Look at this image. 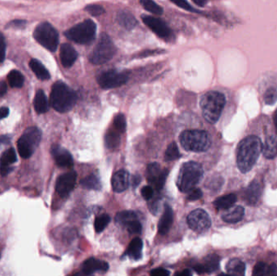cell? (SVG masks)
Returning a JSON list of instances; mask_svg holds the SVG:
<instances>
[{
    "mask_svg": "<svg viewBox=\"0 0 277 276\" xmlns=\"http://www.w3.org/2000/svg\"><path fill=\"white\" fill-rule=\"evenodd\" d=\"M262 149V141L256 135H249L238 144L237 165L242 174H247L254 167Z\"/></svg>",
    "mask_w": 277,
    "mask_h": 276,
    "instance_id": "obj_1",
    "label": "cell"
},
{
    "mask_svg": "<svg viewBox=\"0 0 277 276\" xmlns=\"http://www.w3.org/2000/svg\"><path fill=\"white\" fill-rule=\"evenodd\" d=\"M226 97L223 93L211 91L205 93L201 100V110L207 123L215 124L219 120L225 105Z\"/></svg>",
    "mask_w": 277,
    "mask_h": 276,
    "instance_id": "obj_2",
    "label": "cell"
},
{
    "mask_svg": "<svg viewBox=\"0 0 277 276\" xmlns=\"http://www.w3.org/2000/svg\"><path fill=\"white\" fill-rule=\"evenodd\" d=\"M203 176V170L201 164L195 161L184 163L177 175V188L181 192H190L201 182Z\"/></svg>",
    "mask_w": 277,
    "mask_h": 276,
    "instance_id": "obj_3",
    "label": "cell"
},
{
    "mask_svg": "<svg viewBox=\"0 0 277 276\" xmlns=\"http://www.w3.org/2000/svg\"><path fill=\"white\" fill-rule=\"evenodd\" d=\"M76 100V93L63 82H56L52 87L50 101L56 111L59 113L70 111L74 107Z\"/></svg>",
    "mask_w": 277,
    "mask_h": 276,
    "instance_id": "obj_4",
    "label": "cell"
},
{
    "mask_svg": "<svg viewBox=\"0 0 277 276\" xmlns=\"http://www.w3.org/2000/svg\"><path fill=\"white\" fill-rule=\"evenodd\" d=\"M180 144L186 151L203 152L211 146V139L207 131L203 130H186L179 136Z\"/></svg>",
    "mask_w": 277,
    "mask_h": 276,
    "instance_id": "obj_5",
    "label": "cell"
},
{
    "mask_svg": "<svg viewBox=\"0 0 277 276\" xmlns=\"http://www.w3.org/2000/svg\"><path fill=\"white\" fill-rule=\"evenodd\" d=\"M42 135V130L36 126H29L24 131L17 141V149L21 157L28 159L33 155L39 146Z\"/></svg>",
    "mask_w": 277,
    "mask_h": 276,
    "instance_id": "obj_6",
    "label": "cell"
},
{
    "mask_svg": "<svg viewBox=\"0 0 277 276\" xmlns=\"http://www.w3.org/2000/svg\"><path fill=\"white\" fill-rule=\"evenodd\" d=\"M97 26L91 20H86L65 32V36L78 44H89L95 38Z\"/></svg>",
    "mask_w": 277,
    "mask_h": 276,
    "instance_id": "obj_7",
    "label": "cell"
},
{
    "mask_svg": "<svg viewBox=\"0 0 277 276\" xmlns=\"http://www.w3.org/2000/svg\"><path fill=\"white\" fill-rule=\"evenodd\" d=\"M116 53V47L110 37L105 33L101 36L95 48L89 55V61L95 65L108 63Z\"/></svg>",
    "mask_w": 277,
    "mask_h": 276,
    "instance_id": "obj_8",
    "label": "cell"
},
{
    "mask_svg": "<svg viewBox=\"0 0 277 276\" xmlns=\"http://www.w3.org/2000/svg\"><path fill=\"white\" fill-rule=\"evenodd\" d=\"M33 37L40 45L50 51H55L58 46V33L55 28L48 23L42 22L36 27Z\"/></svg>",
    "mask_w": 277,
    "mask_h": 276,
    "instance_id": "obj_9",
    "label": "cell"
},
{
    "mask_svg": "<svg viewBox=\"0 0 277 276\" xmlns=\"http://www.w3.org/2000/svg\"><path fill=\"white\" fill-rule=\"evenodd\" d=\"M129 75L127 72L118 70H108L101 72L97 77V80L101 88L103 89H111L118 88L128 81Z\"/></svg>",
    "mask_w": 277,
    "mask_h": 276,
    "instance_id": "obj_10",
    "label": "cell"
},
{
    "mask_svg": "<svg viewBox=\"0 0 277 276\" xmlns=\"http://www.w3.org/2000/svg\"><path fill=\"white\" fill-rule=\"evenodd\" d=\"M187 224L190 228L195 232H203L209 229L212 221L207 211L203 209H196L189 214Z\"/></svg>",
    "mask_w": 277,
    "mask_h": 276,
    "instance_id": "obj_11",
    "label": "cell"
},
{
    "mask_svg": "<svg viewBox=\"0 0 277 276\" xmlns=\"http://www.w3.org/2000/svg\"><path fill=\"white\" fill-rule=\"evenodd\" d=\"M77 174L75 171L61 175L56 181V191L62 198L68 197L76 182Z\"/></svg>",
    "mask_w": 277,
    "mask_h": 276,
    "instance_id": "obj_12",
    "label": "cell"
},
{
    "mask_svg": "<svg viewBox=\"0 0 277 276\" xmlns=\"http://www.w3.org/2000/svg\"><path fill=\"white\" fill-rule=\"evenodd\" d=\"M141 17H142L143 22L159 37L163 38V39H167L171 37L172 32L169 28V26L163 21H161V19L148 16V15H143Z\"/></svg>",
    "mask_w": 277,
    "mask_h": 276,
    "instance_id": "obj_13",
    "label": "cell"
},
{
    "mask_svg": "<svg viewBox=\"0 0 277 276\" xmlns=\"http://www.w3.org/2000/svg\"><path fill=\"white\" fill-rule=\"evenodd\" d=\"M50 151L56 164L59 167L71 168L74 164L73 155L60 145H53Z\"/></svg>",
    "mask_w": 277,
    "mask_h": 276,
    "instance_id": "obj_14",
    "label": "cell"
},
{
    "mask_svg": "<svg viewBox=\"0 0 277 276\" xmlns=\"http://www.w3.org/2000/svg\"><path fill=\"white\" fill-rule=\"evenodd\" d=\"M17 161V152L14 149H7L2 153L0 158V174L2 176H7L10 172H12V169L10 165H13Z\"/></svg>",
    "mask_w": 277,
    "mask_h": 276,
    "instance_id": "obj_15",
    "label": "cell"
},
{
    "mask_svg": "<svg viewBox=\"0 0 277 276\" xmlns=\"http://www.w3.org/2000/svg\"><path fill=\"white\" fill-rule=\"evenodd\" d=\"M112 188L117 193L124 192L128 188L130 176L126 170H119L112 176Z\"/></svg>",
    "mask_w": 277,
    "mask_h": 276,
    "instance_id": "obj_16",
    "label": "cell"
},
{
    "mask_svg": "<svg viewBox=\"0 0 277 276\" xmlns=\"http://www.w3.org/2000/svg\"><path fill=\"white\" fill-rule=\"evenodd\" d=\"M262 191L263 188L259 181L257 180L252 181L245 192V201L251 206L256 205L260 200Z\"/></svg>",
    "mask_w": 277,
    "mask_h": 276,
    "instance_id": "obj_17",
    "label": "cell"
},
{
    "mask_svg": "<svg viewBox=\"0 0 277 276\" xmlns=\"http://www.w3.org/2000/svg\"><path fill=\"white\" fill-rule=\"evenodd\" d=\"M78 53L70 44L65 43L61 46L60 60L64 68H71L76 61Z\"/></svg>",
    "mask_w": 277,
    "mask_h": 276,
    "instance_id": "obj_18",
    "label": "cell"
},
{
    "mask_svg": "<svg viewBox=\"0 0 277 276\" xmlns=\"http://www.w3.org/2000/svg\"><path fill=\"white\" fill-rule=\"evenodd\" d=\"M108 269L109 264L107 262L94 258L87 259L82 267V271L85 275L94 274L98 272H107Z\"/></svg>",
    "mask_w": 277,
    "mask_h": 276,
    "instance_id": "obj_19",
    "label": "cell"
},
{
    "mask_svg": "<svg viewBox=\"0 0 277 276\" xmlns=\"http://www.w3.org/2000/svg\"><path fill=\"white\" fill-rule=\"evenodd\" d=\"M174 221V212L169 205L165 206L163 214L161 216L158 223V232L161 235H166L172 227Z\"/></svg>",
    "mask_w": 277,
    "mask_h": 276,
    "instance_id": "obj_20",
    "label": "cell"
},
{
    "mask_svg": "<svg viewBox=\"0 0 277 276\" xmlns=\"http://www.w3.org/2000/svg\"><path fill=\"white\" fill-rule=\"evenodd\" d=\"M245 215L244 207L242 206H234L226 209V211L222 215V220L226 223H238L242 221Z\"/></svg>",
    "mask_w": 277,
    "mask_h": 276,
    "instance_id": "obj_21",
    "label": "cell"
},
{
    "mask_svg": "<svg viewBox=\"0 0 277 276\" xmlns=\"http://www.w3.org/2000/svg\"><path fill=\"white\" fill-rule=\"evenodd\" d=\"M33 104L37 114H45L49 110V101L43 91H37Z\"/></svg>",
    "mask_w": 277,
    "mask_h": 276,
    "instance_id": "obj_22",
    "label": "cell"
},
{
    "mask_svg": "<svg viewBox=\"0 0 277 276\" xmlns=\"http://www.w3.org/2000/svg\"><path fill=\"white\" fill-rule=\"evenodd\" d=\"M143 242L139 237H135L130 242L126 254L134 260H139L142 257Z\"/></svg>",
    "mask_w": 277,
    "mask_h": 276,
    "instance_id": "obj_23",
    "label": "cell"
},
{
    "mask_svg": "<svg viewBox=\"0 0 277 276\" xmlns=\"http://www.w3.org/2000/svg\"><path fill=\"white\" fill-rule=\"evenodd\" d=\"M226 271L228 274L234 276H244L246 272V265L242 260L232 258L226 265Z\"/></svg>",
    "mask_w": 277,
    "mask_h": 276,
    "instance_id": "obj_24",
    "label": "cell"
},
{
    "mask_svg": "<svg viewBox=\"0 0 277 276\" xmlns=\"http://www.w3.org/2000/svg\"><path fill=\"white\" fill-rule=\"evenodd\" d=\"M220 257L217 254H209L203 258V262L201 264L203 273H212L219 268Z\"/></svg>",
    "mask_w": 277,
    "mask_h": 276,
    "instance_id": "obj_25",
    "label": "cell"
},
{
    "mask_svg": "<svg viewBox=\"0 0 277 276\" xmlns=\"http://www.w3.org/2000/svg\"><path fill=\"white\" fill-rule=\"evenodd\" d=\"M29 67L38 79H42V80H47L50 78V75L48 70L45 68V66L36 58L31 59Z\"/></svg>",
    "mask_w": 277,
    "mask_h": 276,
    "instance_id": "obj_26",
    "label": "cell"
},
{
    "mask_svg": "<svg viewBox=\"0 0 277 276\" xmlns=\"http://www.w3.org/2000/svg\"><path fill=\"white\" fill-rule=\"evenodd\" d=\"M263 155L267 159H273L277 155V139L274 136L267 138L263 145Z\"/></svg>",
    "mask_w": 277,
    "mask_h": 276,
    "instance_id": "obj_27",
    "label": "cell"
},
{
    "mask_svg": "<svg viewBox=\"0 0 277 276\" xmlns=\"http://www.w3.org/2000/svg\"><path fill=\"white\" fill-rule=\"evenodd\" d=\"M117 20L119 21L120 25L123 26L126 29H128V30L135 28V25H137V21H136L135 17L131 13L126 12V11L119 13L118 17H117Z\"/></svg>",
    "mask_w": 277,
    "mask_h": 276,
    "instance_id": "obj_28",
    "label": "cell"
},
{
    "mask_svg": "<svg viewBox=\"0 0 277 276\" xmlns=\"http://www.w3.org/2000/svg\"><path fill=\"white\" fill-rule=\"evenodd\" d=\"M237 202V196L234 194H229V195H224L222 197L218 198L215 200L213 204L215 207L219 210H226L230 208L235 204Z\"/></svg>",
    "mask_w": 277,
    "mask_h": 276,
    "instance_id": "obj_29",
    "label": "cell"
},
{
    "mask_svg": "<svg viewBox=\"0 0 277 276\" xmlns=\"http://www.w3.org/2000/svg\"><path fill=\"white\" fill-rule=\"evenodd\" d=\"M277 267L276 264L268 265L264 262H258L254 271L253 275L254 276H271V275L277 274Z\"/></svg>",
    "mask_w": 277,
    "mask_h": 276,
    "instance_id": "obj_30",
    "label": "cell"
},
{
    "mask_svg": "<svg viewBox=\"0 0 277 276\" xmlns=\"http://www.w3.org/2000/svg\"><path fill=\"white\" fill-rule=\"evenodd\" d=\"M135 220H138L137 214L132 211H123L119 212L115 216V222L117 225L124 227Z\"/></svg>",
    "mask_w": 277,
    "mask_h": 276,
    "instance_id": "obj_31",
    "label": "cell"
},
{
    "mask_svg": "<svg viewBox=\"0 0 277 276\" xmlns=\"http://www.w3.org/2000/svg\"><path fill=\"white\" fill-rule=\"evenodd\" d=\"M161 172L162 170H161V166L158 163L154 162L149 164L147 168V179L149 183L155 186Z\"/></svg>",
    "mask_w": 277,
    "mask_h": 276,
    "instance_id": "obj_32",
    "label": "cell"
},
{
    "mask_svg": "<svg viewBox=\"0 0 277 276\" xmlns=\"http://www.w3.org/2000/svg\"><path fill=\"white\" fill-rule=\"evenodd\" d=\"M7 79L9 82L10 86L12 88H21L25 83V77L21 72L17 70H13L9 72L7 75Z\"/></svg>",
    "mask_w": 277,
    "mask_h": 276,
    "instance_id": "obj_33",
    "label": "cell"
},
{
    "mask_svg": "<svg viewBox=\"0 0 277 276\" xmlns=\"http://www.w3.org/2000/svg\"><path fill=\"white\" fill-rule=\"evenodd\" d=\"M119 131L115 132L114 130H110L105 134V145L108 149H114L120 145V135Z\"/></svg>",
    "mask_w": 277,
    "mask_h": 276,
    "instance_id": "obj_34",
    "label": "cell"
},
{
    "mask_svg": "<svg viewBox=\"0 0 277 276\" xmlns=\"http://www.w3.org/2000/svg\"><path fill=\"white\" fill-rule=\"evenodd\" d=\"M80 184L84 188L89 189V190H99L101 188L100 180L94 174H91L84 177L80 181Z\"/></svg>",
    "mask_w": 277,
    "mask_h": 276,
    "instance_id": "obj_35",
    "label": "cell"
},
{
    "mask_svg": "<svg viewBox=\"0 0 277 276\" xmlns=\"http://www.w3.org/2000/svg\"><path fill=\"white\" fill-rule=\"evenodd\" d=\"M140 2L143 7L150 13L155 15H161L163 13L162 7L154 2L153 0H140Z\"/></svg>",
    "mask_w": 277,
    "mask_h": 276,
    "instance_id": "obj_36",
    "label": "cell"
},
{
    "mask_svg": "<svg viewBox=\"0 0 277 276\" xmlns=\"http://www.w3.org/2000/svg\"><path fill=\"white\" fill-rule=\"evenodd\" d=\"M110 222V217L107 214H102V215L98 216L96 218L95 222H94L96 232L98 233L103 232V230L107 227V225H109Z\"/></svg>",
    "mask_w": 277,
    "mask_h": 276,
    "instance_id": "obj_37",
    "label": "cell"
},
{
    "mask_svg": "<svg viewBox=\"0 0 277 276\" xmlns=\"http://www.w3.org/2000/svg\"><path fill=\"white\" fill-rule=\"evenodd\" d=\"M180 157L179 150L175 142H173L168 146L165 153V160L166 161H172Z\"/></svg>",
    "mask_w": 277,
    "mask_h": 276,
    "instance_id": "obj_38",
    "label": "cell"
},
{
    "mask_svg": "<svg viewBox=\"0 0 277 276\" xmlns=\"http://www.w3.org/2000/svg\"><path fill=\"white\" fill-rule=\"evenodd\" d=\"M114 128L119 133H124L126 130V118L123 114H117L114 119Z\"/></svg>",
    "mask_w": 277,
    "mask_h": 276,
    "instance_id": "obj_39",
    "label": "cell"
},
{
    "mask_svg": "<svg viewBox=\"0 0 277 276\" xmlns=\"http://www.w3.org/2000/svg\"><path fill=\"white\" fill-rule=\"evenodd\" d=\"M277 101V88H269L264 94V102L268 105L275 104Z\"/></svg>",
    "mask_w": 277,
    "mask_h": 276,
    "instance_id": "obj_40",
    "label": "cell"
},
{
    "mask_svg": "<svg viewBox=\"0 0 277 276\" xmlns=\"http://www.w3.org/2000/svg\"><path fill=\"white\" fill-rule=\"evenodd\" d=\"M125 227L130 234H140L142 232V225L138 220L131 221Z\"/></svg>",
    "mask_w": 277,
    "mask_h": 276,
    "instance_id": "obj_41",
    "label": "cell"
},
{
    "mask_svg": "<svg viewBox=\"0 0 277 276\" xmlns=\"http://www.w3.org/2000/svg\"><path fill=\"white\" fill-rule=\"evenodd\" d=\"M85 10L89 12V14H91L92 16H94V17L102 15L105 12L103 7H101V5L97 4L88 5L85 7Z\"/></svg>",
    "mask_w": 277,
    "mask_h": 276,
    "instance_id": "obj_42",
    "label": "cell"
},
{
    "mask_svg": "<svg viewBox=\"0 0 277 276\" xmlns=\"http://www.w3.org/2000/svg\"><path fill=\"white\" fill-rule=\"evenodd\" d=\"M171 2L177 5V7H181L182 9L188 11V12H198V11H196L194 7H192V6L188 3L186 0H171Z\"/></svg>",
    "mask_w": 277,
    "mask_h": 276,
    "instance_id": "obj_43",
    "label": "cell"
},
{
    "mask_svg": "<svg viewBox=\"0 0 277 276\" xmlns=\"http://www.w3.org/2000/svg\"><path fill=\"white\" fill-rule=\"evenodd\" d=\"M168 174H169V170L167 169L162 170V172H161V175H160L158 181L155 185V188H156V190H161V189L163 188V186H165V183H166Z\"/></svg>",
    "mask_w": 277,
    "mask_h": 276,
    "instance_id": "obj_44",
    "label": "cell"
},
{
    "mask_svg": "<svg viewBox=\"0 0 277 276\" xmlns=\"http://www.w3.org/2000/svg\"><path fill=\"white\" fill-rule=\"evenodd\" d=\"M160 207H161V200L158 198H156V200H152L151 198L149 203V207L151 213L156 215L160 211Z\"/></svg>",
    "mask_w": 277,
    "mask_h": 276,
    "instance_id": "obj_45",
    "label": "cell"
},
{
    "mask_svg": "<svg viewBox=\"0 0 277 276\" xmlns=\"http://www.w3.org/2000/svg\"><path fill=\"white\" fill-rule=\"evenodd\" d=\"M6 55V42L2 33H0V63L4 60Z\"/></svg>",
    "mask_w": 277,
    "mask_h": 276,
    "instance_id": "obj_46",
    "label": "cell"
},
{
    "mask_svg": "<svg viewBox=\"0 0 277 276\" xmlns=\"http://www.w3.org/2000/svg\"><path fill=\"white\" fill-rule=\"evenodd\" d=\"M203 196V192L201 189L195 188L190 191L188 195V200L190 201H196L201 199Z\"/></svg>",
    "mask_w": 277,
    "mask_h": 276,
    "instance_id": "obj_47",
    "label": "cell"
},
{
    "mask_svg": "<svg viewBox=\"0 0 277 276\" xmlns=\"http://www.w3.org/2000/svg\"><path fill=\"white\" fill-rule=\"evenodd\" d=\"M153 189L150 186H145L141 190V195L143 198L146 200H150L153 197Z\"/></svg>",
    "mask_w": 277,
    "mask_h": 276,
    "instance_id": "obj_48",
    "label": "cell"
},
{
    "mask_svg": "<svg viewBox=\"0 0 277 276\" xmlns=\"http://www.w3.org/2000/svg\"><path fill=\"white\" fill-rule=\"evenodd\" d=\"M164 50H145V51L141 52L140 54H138V58H145L149 56H154L163 53Z\"/></svg>",
    "mask_w": 277,
    "mask_h": 276,
    "instance_id": "obj_49",
    "label": "cell"
},
{
    "mask_svg": "<svg viewBox=\"0 0 277 276\" xmlns=\"http://www.w3.org/2000/svg\"><path fill=\"white\" fill-rule=\"evenodd\" d=\"M150 274L153 276H170V272L168 270L163 269V268H156L151 271Z\"/></svg>",
    "mask_w": 277,
    "mask_h": 276,
    "instance_id": "obj_50",
    "label": "cell"
},
{
    "mask_svg": "<svg viewBox=\"0 0 277 276\" xmlns=\"http://www.w3.org/2000/svg\"><path fill=\"white\" fill-rule=\"evenodd\" d=\"M9 112V109L7 107H0V120L7 118Z\"/></svg>",
    "mask_w": 277,
    "mask_h": 276,
    "instance_id": "obj_51",
    "label": "cell"
},
{
    "mask_svg": "<svg viewBox=\"0 0 277 276\" xmlns=\"http://www.w3.org/2000/svg\"><path fill=\"white\" fill-rule=\"evenodd\" d=\"M7 86L4 81L0 80V98H2L7 93Z\"/></svg>",
    "mask_w": 277,
    "mask_h": 276,
    "instance_id": "obj_52",
    "label": "cell"
},
{
    "mask_svg": "<svg viewBox=\"0 0 277 276\" xmlns=\"http://www.w3.org/2000/svg\"><path fill=\"white\" fill-rule=\"evenodd\" d=\"M141 181V177L140 175H134L131 179V184H132L133 187H136L139 186V184Z\"/></svg>",
    "mask_w": 277,
    "mask_h": 276,
    "instance_id": "obj_53",
    "label": "cell"
},
{
    "mask_svg": "<svg viewBox=\"0 0 277 276\" xmlns=\"http://www.w3.org/2000/svg\"><path fill=\"white\" fill-rule=\"evenodd\" d=\"M10 141H11V136H9V135L0 136V145L1 144H9Z\"/></svg>",
    "mask_w": 277,
    "mask_h": 276,
    "instance_id": "obj_54",
    "label": "cell"
},
{
    "mask_svg": "<svg viewBox=\"0 0 277 276\" xmlns=\"http://www.w3.org/2000/svg\"><path fill=\"white\" fill-rule=\"evenodd\" d=\"M196 5H198L200 7H203L205 5L207 4L208 0H192Z\"/></svg>",
    "mask_w": 277,
    "mask_h": 276,
    "instance_id": "obj_55",
    "label": "cell"
},
{
    "mask_svg": "<svg viewBox=\"0 0 277 276\" xmlns=\"http://www.w3.org/2000/svg\"><path fill=\"white\" fill-rule=\"evenodd\" d=\"M177 275H178V276H190L191 275V272L189 270H185L183 272L177 273Z\"/></svg>",
    "mask_w": 277,
    "mask_h": 276,
    "instance_id": "obj_56",
    "label": "cell"
},
{
    "mask_svg": "<svg viewBox=\"0 0 277 276\" xmlns=\"http://www.w3.org/2000/svg\"><path fill=\"white\" fill-rule=\"evenodd\" d=\"M274 124H275L276 130H277V110L274 114Z\"/></svg>",
    "mask_w": 277,
    "mask_h": 276,
    "instance_id": "obj_57",
    "label": "cell"
},
{
    "mask_svg": "<svg viewBox=\"0 0 277 276\" xmlns=\"http://www.w3.org/2000/svg\"><path fill=\"white\" fill-rule=\"evenodd\" d=\"M0 256H1V251H0Z\"/></svg>",
    "mask_w": 277,
    "mask_h": 276,
    "instance_id": "obj_58",
    "label": "cell"
}]
</instances>
